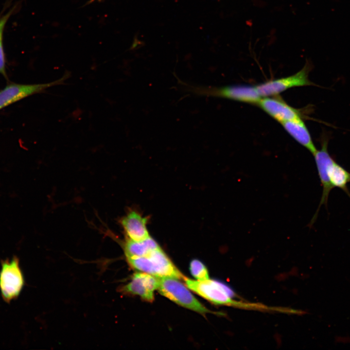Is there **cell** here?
<instances>
[{
	"mask_svg": "<svg viewBox=\"0 0 350 350\" xmlns=\"http://www.w3.org/2000/svg\"><path fill=\"white\" fill-rule=\"evenodd\" d=\"M104 0H90L88 1V4H90L93 2L97 1V2H101Z\"/></svg>",
	"mask_w": 350,
	"mask_h": 350,
	"instance_id": "cell-17",
	"label": "cell"
},
{
	"mask_svg": "<svg viewBox=\"0 0 350 350\" xmlns=\"http://www.w3.org/2000/svg\"><path fill=\"white\" fill-rule=\"evenodd\" d=\"M311 69V64L306 62L304 67L294 75L269 81L256 87L260 95L265 97L277 95L291 88L312 85L314 84L308 78Z\"/></svg>",
	"mask_w": 350,
	"mask_h": 350,
	"instance_id": "cell-6",
	"label": "cell"
},
{
	"mask_svg": "<svg viewBox=\"0 0 350 350\" xmlns=\"http://www.w3.org/2000/svg\"><path fill=\"white\" fill-rule=\"evenodd\" d=\"M65 74L61 78L53 82L37 84H11L0 91V109L25 97L42 92L50 87L62 84L68 77Z\"/></svg>",
	"mask_w": 350,
	"mask_h": 350,
	"instance_id": "cell-7",
	"label": "cell"
},
{
	"mask_svg": "<svg viewBox=\"0 0 350 350\" xmlns=\"http://www.w3.org/2000/svg\"><path fill=\"white\" fill-rule=\"evenodd\" d=\"M284 129L299 144L314 155L317 149L310 133L301 118L281 123Z\"/></svg>",
	"mask_w": 350,
	"mask_h": 350,
	"instance_id": "cell-12",
	"label": "cell"
},
{
	"mask_svg": "<svg viewBox=\"0 0 350 350\" xmlns=\"http://www.w3.org/2000/svg\"><path fill=\"white\" fill-rule=\"evenodd\" d=\"M14 9H11L8 12L0 17V48L3 47V34L7 22L12 15Z\"/></svg>",
	"mask_w": 350,
	"mask_h": 350,
	"instance_id": "cell-16",
	"label": "cell"
},
{
	"mask_svg": "<svg viewBox=\"0 0 350 350\" xmlns=\"http://www.w3.org/2000/svg\"><path fill=\"white\" fill-rule=\"evenodd\" d=\"M133 268L157 277H172L184 280L185 277L160 247L143 257H128Z\"/></svg>",
	"mask_w": 350,
	"mask_h": 350,
	"instance_id": "cell-2",
	"label": "cell"
},
{
	"mask_svg": "<svg viewBox=\"0 0 350 350\" xmlns=\"http://www.w3.org/2000/svg\"><path fill=\"white\" fill-rule=\"evenodd\" d=\"M24 285V276L19 265L18 258L1 261L0 270V291L3 299L7 303L16 299Z\"/></svg>",
	"mask_w": 350,
	"mask_h": 350,
	"instance_id": "cell-5",
	"label": "cell"
},
{
	"mask_svg": "<svg viewBox=\"0 0 350 350\" xmlns=\"http://www.w3.org/2000/svg\"><path fill=\"white\" fill-rule=\"evenodd\" d=\"M328 175L333 188L341 189L350 197V192L347 189V184L350 183V173L334 159L329 167Z\"/></svg>",
	"mask_w": 350,
	"mask_h": 350,
	"instance_id": "cell-14",
	"label": "cell"
},
{
	"mask_svg": "<svg viewBox=\"0 0 350 350\" xmlns=\"http://www.w3.org/2000/svg\"><path fill=\"white\" fill-rule=\"evenodd\" d=\"M273 96L261 98L258 104L269 116L281 123L301 118L299 110L289 105L280 97Z\"/></svg>",
	"mask_w": 350,
	"mask_h": 350,
	"instance_id": "cell-10",
	"label": "cell"
},
{
	"mask_svg": "<svg viewBox=\"0 0 350 350\" xmlns=\"http://www.w3.org/2000/svg\"><path fill=\"white\" fill-rule=\"evenodd\" d=\"M147 223V218L135 210L129 212L121 221L128 239L134 241H142L150 236Z\"/></svg>",
	"mask_w": 350,
	"mask_h": 350,
	"instance_id": "cell-11",
	"label": "cell"
},
{
	"mask_svg": "<svg viewBox=\"0 0 350 350\" xmlns=\"http://www.w3.org/2000/svg\"><path fill=\"white\" fill-rule=\"evenodd\" d=\"M160 247L156 241L150 236L140 241H134L127 239L124 246L126 258L143 257Z\"/></svg>",
	"mask_w": 350,
	"mask_h": 350,
	"instance_id": "cell-13",
	"label": "cell"
},
{
	"mask_svg": "<svg viewBox=\"0 0 350 350\" xmlns=\"http://www.w3.org/2000/svg\"><path fill=\"white\" fill-rule=\"evenodd\" d=\"M191 274L198 280L209 279L208 270L205 265L197 260H192L190 264Z\"/></svg>",
	"mask_w": 350,
	"mask_h": 350,
	"instance_id": "cell-15",
	"label": "cell"
},
{
	"mask_svg": "<svg viewBox=\"0 0 350 350\" xmlns=\"http://www.w3.org/2000/svg\"><path fill=\"white\" fill-rule=\"evenodd\" d=\"M184 86L186 90L199 96L224 98L253 104H258L262 98L256 87L228 86L211 87L186 84H184Z\"/></svg>",
	"mask_w": 350,
	"mask_h": 350,
	"instance_id": "cell-3",
	"label": "cell"
},
{
	"mask_svg": "<svg viewBox=\"0 0 350 350\" xmlns=\"http://www.w3.org/2000/svg\"><path fill=\"white\" fill-rule=\"evenodd\" d=\"M158 286V277L141 272L135 273L131 281L122 288V291L152 302L154 299V292Z\"/></svg>",
	"mask_w": 350,
	"mask_h": 350,
	"instance_id": "cell-9",
	"label": "cell"
},
{
	"mask_svg": "<svg viewBox=\"0 0 350 350\" xmlns=\"http://www.w3.org/2000/svg\"><path fill=\"white\" fill-rule=\"evenodd\" d=\"M158 290L159 293L176 303L205 315L212 313L203 305L177 279L172 277H158Z\"/></svg>",
	"mask_w": 350,
	"mask_h": 350,
	"instance_id": "cell-4",
	"label": "cell"
},
{
	"mask_svg": "<svg viewBox=\"0 0 350 350\" xmlns=\"http://www.w3.org/2000/svg\"><path fill=\"white\" fill-rule=\"evenodd\" d=\"M328 140L323 139L321 143L320 149L317 150L313 155L319 178L322 187V193L318 209L310 222V226H311L315 223L321 205H324L327 206L329 195L333 188L330 180L328 170L334 159L332 158L328 152Z\"/></svg>",
	"mask_w": 350,
	"mask_h": 350,
	"instance_id": "cell-8",
	"label": "cell"
},
{
	"mask_svg": "<svg viewBox=\"0 0 350 350\" xmlns=\"http://www.w3.org/2000/svg\"><path fill=\"white\" fill-rule=\"evenodd\" d=\"M184 280L189 289L214 304L249 309H268V307L260 304L233 300L235 297L233 291L219 281L210 279L205 280H194L186 277Z\"/></svg>",
	"mask_w": 350,
	"mask_h": 350,
	"instance_id": "cell-1",
	"label": "cell"
}]
</instances>
